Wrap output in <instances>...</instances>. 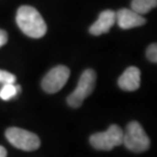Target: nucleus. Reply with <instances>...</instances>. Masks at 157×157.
Returning a JSON list of instances; mask_svg holds the SVG:
<instances>
[{
  "mask_svg": "<svg viewBox=\"0 0 157 157\" xmlns=\"http://www.w3.org/2000/svg\"><path fill=\"white\" fill-rule=\"evenodd\" d=\"M17 24L21 32L34 39H39L47 32V25L39 11L32 6L24 5L17 9Z\"/></svg>",
  "mask_w": 157,
  "mask_h": 157,
  "instance_id": "obj_1",
  "label": "nucleus"
},
{
  "mask_svg": "<svg viewBox=\"0 0 157 157\" xmlns=\"http://www.w3.org/2000/svg\"><path fill=\"white\" fill-rule=\"evenodd\" d=\"M122 144L131 151L141 153L149 149L150 139L139 122L131 121L124 132Z\"/></svg>",
  "mask_w": 157,
  "mask_h": 157,
  "instance_id": "obj_2",
  "label": "nucleus"
},
{
  "mask_svg": "<svg viewBox=\"0 0 157 157\" xmlns=\"http://www.w3.org/2000/svg\"><path fill=\"white\" fill-rule=\"evenodd\" d=\"M97 75L93 70H86L82 74L78 86L75 91L67 97L68 105L78 108L83 104L84 100L93 92L96 85Z\"/></svg>",
  "mask_w": 157,
  "mask_h": 157,
  "instance_id": "obj_3",
  "label": "nucleus"
},
{
  "mask_svg": "<svg viewBox=\"0 0 157 157\" xmlns=\"http://www.w3.org/2000/svg\"><path fill=\"white\" fill-rule=\"evenodd\" d=\"M5 137L12 146L24 151H34L41 145V141L36 134L20 128H7Z\"/></svg>",
  "mask_w": 157,
  "mask_h": 157,
  "instance_id": "obj_4",
  "label": "nucleus"
},
{
  "mask_svg": "<svg viewBox=\"0 0 157 157\" xmlns=\"http://www.w3.org/2000/svg\"><path fill=\"white\" fill-rule=\"evenodd\" d=\"M124 131L117 124H111L105 132L96 133L90 137V144L97 150H108L122 144Z\"/></svg>",
  "mask_w": 157,
  "mask_h": 157,
  "instance_id": "obj_5",
  "label": "nucleus"
},
{
  "mask_svg": "<svg viewBox=\"0 0 157 157\" xmlns=\"http://www.w3.org/2000/svg\"><path fill=\"white\" fill-rule=\"evenodd\" d=\"M71 75L70 68L64 65H57L53 67L42 80V88L45 92L54 94L60 91L68 80Z\"/></svg>",
  "mask_w": 157,
  "mask_h": 157,
  "instance_id": "obj_6",
  "label": "nucleus"
},
{
  "mask_svg": "<svg viewBox=\"0 0 157 157\" xmlns=\"http://www.w3.org/2000/svg\"><path fill=\"white\" fill-rule=\"evenodd\" d=\"M115 13H117V21L119 28L124 30L141 27L146 23V20L143 15L128 8H121Z\"/></svg>",
  "mask_w": 157,
  "mask_h": 157,
  "instance_id": "obj_7",
  "label": "nucleus"
},
{
  "mask_svg": "<svg viewBox=\"0 0 157 157\" xmlns=\"http://www.w3.org/2000/svg\"><path fill=\"white\" fill-rule=\"evenodd\" d=\"M115 21H117V13L113 10L107 9L99 14L98 20L90 27L89 32L94 36L102 35L107 33L113 27Z\"/></svg>",
  "mask_w": 157,
  "mask_h": 157,
  "instance_id": "obj_8",
  "label": "nucleus"
},
{
  "mask_svg": "<svg viewBox=\"0 0 157 157\" xmlns=\"http://www.w3.org/2000/svg\"><path fill=\"white\" fill-rule=\"evenodd\" d=\"M141 82V71L136 67H130L118 78V86L124 91H136L139 89Z\"/></svg>",
  "mask_w": 157,
  "mask_h": 157,
  "instance_id": "obj_9",
  "label": "nucleus"
},
{
  "mask_svg": "<svg viewBox=\"0 0 157 157\" xmlns=\"http://www.w3.org/2000/svg\"><path fill=\"white\" fill-rule=\"evenodd\" d=\"M156 5L157 0H133L131 3L132 10L141 15L149 12L152 8L156 7Z\"/></svg>",
  "mask_w": 157,
  "mask_h": 157,
  "instance_id": "obj_10",
  "label": "nucleus"
},
{
  "mask_svg": "<svg viewBox=\"0 0 157 157\" xmlns=\"http://www.w3.org/2000/svg\"><path fill=\"white\" fill-rule=\"evenodd\" d=\"M21 86L15 84H7L3 85L0 88V98L4 101H8L11 98H13L21 92Z\"/></svg>",
  "mask_w": 157,
  "mask_h": 157,
  "instance_id": "obj_11",
  "label": "nucleus"
},
{
  "mask_svg": "<svg viewBox=\"0 0 157 157\" xmlns=\"http://www.w3.org/2000/svg\"><path fill=\"white\" fill-rule=\"evenodd\" d=\"M15 80H17V78H15L14 75L8 73L6 71L0 70V86L7 84H14Z\"/></svg>",
  "mask_w": 157,
  "mask_h": 157,
  "instance_id": "obj_12",
  "label": "nucleus"
},
{
  "mask_svg": "<svg viewBox=\"0 0 157 157\" xmlns=\"http://www.w3.org/2000/svg\"><path fill=\"white\" fill-rule=\"evenodd\" d=\"M146 55H147V58H148L150 61L154 62V63L157 62V45L155 43L151 44V45L147 48Z\"/></svg>",
  "mask_w": 157,
  "mask_h": 157,
  "instance_id": "obj_13",
  "label": "nucleus"
},
{
  "mask_svg": "<svg viewBox=\"0 0 157 157\" xmlns=\"http://www.w3.org/2000/svg\"><path fill=\"white\" fill-rule=\"evenodd\" d=\"M7 40H8L7 33H6L4 30L0 29V47L4 46L5 44L7 43Z\"/></svg>",
  "mask_w": 157,
  "mask_h": 157,
  "instance_id": "obj_14",
  "label": "nucleus"
},
{
  "mask_svg": "<svg viewBox=\"0 0 157 157\" xmlns=\"http://www.w3.org/2000/svg\"><path fill=\"white\" fill-rule=\"evenodd\" d=\"M7 156V151L3 146H0V157H6Z\"/></svg>",
  "mask_w": 157,
  "mask_h": 157,
  "instance_id": "obj_15",
  "label": "nucleus"
}]
</instances>
